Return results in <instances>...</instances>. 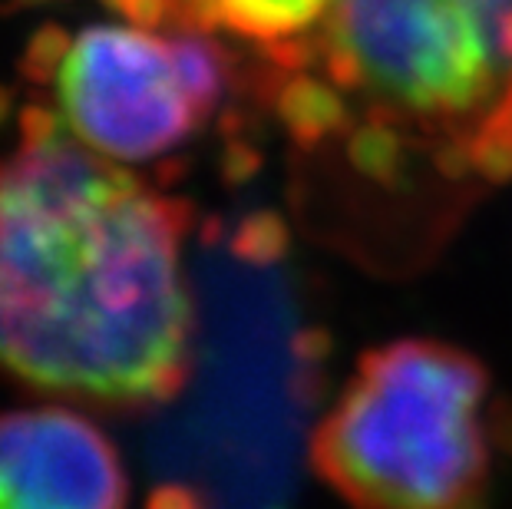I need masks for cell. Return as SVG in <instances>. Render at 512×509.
I'll return each mask as SVG.
<instances>
[{
  "mask_svg": "<svg viewBox=\"0 0 512 509\" xmlns=\"http://www.w3.org/2000/svg\"><path fill=\"white\" fill-rule=\"evenodd\" d=\"M189 212L53 119L0 159V371L93 407L172 400L192 364Z\"/></svg>",
  "mask_w": 512,
  "mask_h": 509,
  "instance_id": "obj_1",
  "label": "cell"
},
{
  "mask_svg": "<svg viewBox=\"0 0 512 509\" xmlns=\"http://www.w3.org/2000/svg\"><path fill=\"white\" fill-rule=\"evenodd\" d=\"M308 53L324 77L285 90L294 133L321 139L361 113L364 133L374 126L361 143L370 159L407 136L473 172L479 139L512 93V0H337Z\"/></svg>",
  "mask_w": 512,
  "mask_h": 509,
  "instance_id": "obj_2",
  "label": "cell"
},
{
  "mask_svg": "<svg viewBox=\"0 0 512 509\" xmlns=\"http://www.w3.org/2000/svg\"><path fill=\"white\" fill-rule=\"evenodd\" d=\"M486 384L453 344H380L314 430L311 467L354 509H466L486 480Z\"/></svg>",
  "mask_w": 512,
  "mask_h": 509,
  "instance_id": "obj_3",
  "label": "cell"
},
{
  "mask_svg": "<svg viewBox=\"0 0 512 509\" xmlns=\"http://www.w3.org/2000/svg\"><path fill=\"white\" fill-rule=\"evenodd\" d=\"M228 83L225 50L185 27H86L57 63V100L86 149L106 159H156L205 126Z\"/></svg>",
  "mask_w": 512,
  "mask_h": 509,
  "instance_id": "obj_4",
  "label": "cell"
},
{
  "mask_svg": "<svg viewBox=\"0 0 512 509\" xmlns=\"http://www.w3.org/2000/svg\"><path fill=\"white\" fill-rule=\"evenodd\" d=\"M113 440L70 407L0 414V509H126Z\"/></svg>",
  "mask_w": 512,
  "mask_h": 509,
  "instance_id": "obj_5",
  "label": "cell"
},
{
  "mask_svg": "<svg viewBox=\"0 0 512 509\" xmlns=\"http://www.w3.org/2000/svg\"><path fill=\"white\" fill-rule=\"evenodd\" d=\"M192 30H225L271 53L281 67H298L328 27L337 0H169Z\"/></svg>",
  "mask_w": 512,
  "mask_h": 509,
  "instance_id": "obj_6",
  "label": "cell"
},
{
  "mask_svg": "<svg viewBox=\"0 0 512 509\" xmlns=\"http://www.w3.org/2000/svg\"><path fill=\"white\" fill-rule=\"evenodd\" d=\"M473 172L486 179H512V93L479 139L473 153Z\"/></svg>",
  "mask_w": 512,
  "mask_h": 509,
  "instance_id": "obj_7",
  "label": "cell"
}]
</instances>
